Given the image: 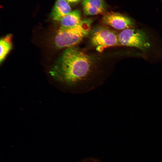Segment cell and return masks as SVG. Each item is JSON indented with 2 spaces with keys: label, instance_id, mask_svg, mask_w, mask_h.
I'll return each instance as SVG.
<instances>
[{
  "label": "cell",
  "instance_id": "11",
  "mask_svg": "<svg viewBox=\"0 0 162 162\" xmlns=\"http://www.w3.org/2000/svg\"><path fill=\"white\" fill-rule=\"evenodd\" d=\"M68 2L71 3H75L78 2L80 0H66Z\"/></svg>",
  "mask_w": 162,
  "mask_h": 162
},
{
  "label": "cell",
  "instance_id": "9",
  "mask_svg": "<svg viewBox=\"0 0 162 162\" xmlns=\"http://www.w3.org/2000/svg\"><path fill=\"white\" fill-rule=\"evenodd\" d=\"M82 6L85 5L105 10L106 5L103 0H83Z\"/></svg>",
  "mask_w": 162,
  "mask_h": 162
},
{
  "label": "cell",
  "instance_id": "4",
  "mask_svg": "<svg viewBox=\"0 0 162 162\" xmlns=\"http://www.w3.org/2000/svg\"><path fill=\"white\" fill-rule=\"evenodd\" d=\"M90 40L92 44L100 52L107 48L120 45L118 35L105 27H101L94 30L91 35Z\"/></svg>",
  "mask_w": 162,
  "mask_h": 162
},
{
  "label": "cell",
  "instance_id": "2",
  "mask_svg": "<svg viewBox=\"0 0 162 162\" xmlns=\"http://www.w3.org/2000/svg\"><path fill=\"white\" fill-rule=\"evenodd\" d=\"M92 22L91 20L87 19L72 28L60 27L54 38L55 46L59 48H67L78 44L89 34Z\"/></svg>",
  "mask_w": 162,
  "mask_h": 162
},
{
  "label": "cell",
  "instance_id": "10",
  "mask_svg": "<svg viewBox=\"0 0 162 162\" xmlns=\"http://www.w3.org/2000/svg\"><path fill=\"white\" fill-rule=\"evenodd\" d=\"M83 6L84 14L88 15H94L103 13L105 10L89 7L87 6Z\"/></svg>",
  "mask_w": 162,
  "mask_h": 162
},
{
  "label": "cell",
  "instance_id": "7",
  "mask_svg": "<svg viewBox=\"0 0 162 162\" xmlns=\"http://www.w3.org/2000/svg\"><path fill=\"white\" fill-rule=\"evenodd\" d=\"M82 20L80 11L78 10H74L65 16L59 21L60 27L64 28H72L80 24Z\"/></svg>",
  "mask_w": 162,
  "mask_h": 162
},
{
  "label": "cell",
  "instance_id": "3",
  "mask_svg": "<svg viewBox=\"0 0 162 162\" xmlns=\"http://www.w3.org/2000/svg\"><path fill=\"white\" fill-rule=\"evenodd\" d=\"M120 45L133 47L146 52L151 44L146 33L143 30L134 28L122 30L118 34Z\"/></svg>",
  "mask_w": 162,
  "mask_h": 162
},
{
  "label": "cell",
  "instance_id": "1",
  "mask_svg": "<svg viewBox=\"0 0 162 162\" xmlns=\"http://www.w3.org/2000/svg\"><path fill=\"white\" fill-rule=\"evenodd\" d=\"M91 56L74 47L67 48L51 69L50 73L58 80L74 89V92H87L85 81L91 72Z\"/></svg>",
  "mask_w": 162,
  "mask_h": 162
},
{
  "label": "cell",
  "instance_id": "5",
  "mask_svg": "<svg viewBox=\"0 0 162 162\" xmlns=\"http://www.w3.org/2000/svg\"><path fill=\"white\" fill-rule=\"evenodd\" d=\"M102 20L104 24L117 30L134 28L136 26L132 19L116 12H110L106 14L104 16Z\"/></svg>",
  "mask_w": 162,
  "mask_h": 162
},
{
  "label": "cell",
  "instance_id": "8",
  "mask_svg": "<svg viewBox=\"0 0 162 162\" xmlns=\"http://www.w3.org/2000/svg\"><path fill=\"white\" fill-rule=\"evenodd\" d=\"M12 35L9 34L1 38L0 41V62L3 61L12 48Z\"/></svg>",
  "mask_w": 162,
  "mask_h": 162
},
{
  "label": "cell",
  "instance_id": "6",
  "mask_svg": "<svg viewBox=\"0 0 162 162\" xmlns=\"http://www.w3.org/2000/svg\"><path fill=\"white\" fill-rule=\"evenodd\" d=\"M66 0H57L51 13L53 20L59 22L71 11V7Z\"/></svg>",
  "mask_w": 162,
  "mask_h": 162
}]
</instances>
